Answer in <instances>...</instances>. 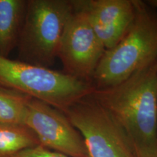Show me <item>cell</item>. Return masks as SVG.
Masks as SVG:
<instances>
[{
    "label": "cell",
    "instance_id": "1",
    "mask_svg": "<svg viewBox=\"0 0 157 157\" xmlns=\"http://www.w3.org/2000/svg\"><path fill=\"white\" fill-rule=\"evenodd\" d=\"M156 62L91 93L124 129L138 157L157 156Z\"/></svg>",
    "mask_w": 157,
    "mask_h": 157
},
{
    "label": "cell",
    "instance_id": "2",
    "mask_svg": "<svg viewBox=\"0 0 157 157\" xmlns=\"http://www.w3.org/2000/svg\"><path fill=\"white\" fill-rule=\"evenodd\" d=\"M136 3L135 18L126 34L105 51L96 68L92 81L95 89L119 84L157 61V14L146 2Z\"/></svg>",
    "mask_w": 157,
    "mask_h": 157
},
{
    "label": "cell",
    "instance_id": "3",
    "mask_svg": "<svg viewBox=\"0 0 157 157\" xmlns=\"http://www.w3.org/2000/svg\"><path fill=\"white\" fill-rule=\"evenodd\" d=\"M0 88L22 93L63 112L95 90L90 82L49 68L0 56Z\"/></svg>",
    "mask_w": 157,
    "mask_h": 157
},
{
    "label": "cell",
    "instance_id": "4",
    "mask_svg": "<svg viewBox=\"0 0 157 157\" xmlns=\"http://www.w3.org/2000/svg\"><path fill=\"white\" fill-rule=\"evenodd\" d=\"M74 10V0H27L16 48L17 60L50 68L58 58L65 27Z\"/></svg>",
    "mask_w": 157,
    "mask_h": 157
},
{
    "label": "cell",
    "instance_id": "5",
    "mask_svg": "<svg viewBox=\"0 0 157 157\" xmlns=\"http://www.w3.org/2000/svg\"><path fill=\"white\" fill-rule=\"evenodd\" d=\"M63 113L81 133L90 157H138L124 129L91 94Z\"/></svg>",
    "mask_w": 157,
    "mask_h": 157
},
{
    "label": "cell",
    "instance_id": "6",
    "mask_svg": "<svg viewBox=\"0 0 157 157\" xmlns=\"http://www.w3.org/2000/svg\"><path fill=\"white\" fill-rule=\"evenodd\" d=\"M74 12L65 27L58 58L62 63L64 73L92 84L105 48L79 0H74Z\"/></svg>",
    "mask_w": 157,
    "mask_h": 157
},
{
    "label": "cell",
    "instance_id": "7",
    "mask_svg": "<svg viewBox=\"0 0 157 157\" xmlns=\"http://www.w3.org/2000/svg\"><path fill=\"white\" fill-rule=\"evenodd\" d=\"M25 125L45 148L68 157H90L81 133L62 111L50 104L31 98Z\"/></svg>",
    "mask_w": 157,
    "mask_h": 157
},
{
    "label": "cell",
    "instance_id": "8",
    "mask_svg": "<svg viewBox=\"0 0 157 157\" xmlns=\"http://www.w3.org/2000/svg\"><path fill=\"white\" fill-rule=\"evenodd\" d=\"M137 0H79L105 50L113 48L135 18Z\"/></svg>",
    "mask_w": 157,
    "mask_h": 157
},
{
    "label": "cell",
    "instance_id": "9",
    "mask_svg": "<svg viewBox=\"0 0 157 157\" xmlns=\"http://www.w3.org/2000/svg\"><path fill=\"white\" fill-rule=\"evenodd\" d=\"M27 0H0V56L8 58L17 48Z\"/></svg>",
    "mask_w": 157,
    "mask_h": 157
},
{
    "label": "cell",
    "instance_id": "10",
    "mask_svg": "<svg viewBox=\"0 0 157 157\" xmlns=\"http://www.w3.org/2000/svg\"><path fill=\"white\" fill-rule=\"evenodd\" d=\"M39 145L38 138L26 125L0 124V157H13Z\"/></svg>",
    "mask_w": 157,
    "mask_h": 157
},
{
    "label": "cell",
    "instance_id": "11",
    "mask_svg": "<svg viewBox=\"0 0 157 157\" xmlns=\"http://www.w3.org/2000/svg\"><path fill=\"white\" fill-rule=\"evenodd\" d=\"M30 97L0 88V124H24Z\"/></svg>",
    "mask_w": 157,
    "mask_h": 157
},
{
    "label": "cell",
    "instance_id": "12",
    "mask_svg": "<svg viewBox=\"0 0 157 157\" xmlns=\"http://www.w3.org/2000/svg\"><path fill=\"white\" fill-rule=\"evenodd\" d=\"M13 157H68L60 153L54 151L45 147L39 145V146L29 148L18 154H15Z\"/></svg>",
    "mask_w": 157,
    "mask_h": 157
},
{
    "label": "cell",
    "instance_id": "13",
    "mask_svg": "<svg viewBox=\"0 0 157 157\" xmlns=\"http://www.w3.org/2000/svg\"><path fill=\"white\" fill-rule=\"evenodd\" d=\"M146 2L152 7H154L157 8V0H149V1H146Z\"/></svg>",
    "mask_w": 157,
    "mask_h": 157
},
{
    "label": "cell",
    "instance_id": "14",
    "mask_svg": "<svg viewBox=\"0 0 157 157\" xmlns=\"http://www.w3.org/2000/svg\"><path fill=\"white\" fill-rule=\"evenodd\" d=\"M156 66H157V62H156Z\"/></svg>",
    "mask_w": 157,
    "mask_h": 157
},
{
    "label": "cell",
    "instance_id": "15",
    "mask_svg": "<svg viewBox=\"0 0 157 157\" xmlns=\"http://www.w3.org/2000/svg\"><path fill=\"white\" fill-rule=\"evenodd\" d=\"M156 157H157V156H156Z\"/></svg>",
    "mask_w": 157,
    "mask_h": 157
}]
</instances>
